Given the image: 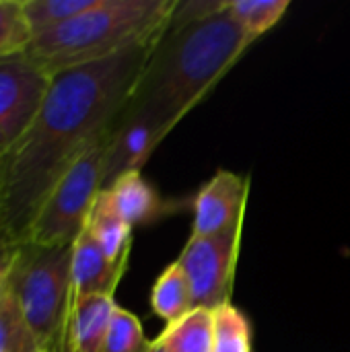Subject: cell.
I'll return each mask as SVG.
<instances>
[{
  "mask_svg": "<svg viewBox=\"0 0 350 352\" xmlns=\"http://www.w3.org/2000/svg\"><path fill=\"white\" fill-rule=\"evenodd\" d=\"M161 37L52 78L31 126L0 153V248L25 241L35 212L56 182L113 128Z\"/></svg>",
  "mask_w": 350,
  "mask_h": 352,
  "instance_id": "cell-1",
  "label": "cell"
},
{
  "mask_svg": "<svg viewBox=\"0 0 350 352\" xmlns=\"http://www.w3.org/2000/svg\"><path fill=\"white\" fill-rule=\"evenodd\" d=\"M252 43L227 6L202 21L167 27L128 107L151 118L167 136Z\"/></svg>",
  "mask_w": 350,
  "mask_h": 352,
  "instance_id": "cell-2",
  "label": "cell"
},
{
  "mask_svg": "<svg viewBox=\"0 0 350 352\" xmlns=\"http://www.w3.org/2000/svg\"><path fill=\"white\" fill-rule=\"evenodd\" d=\"M177 0H97L78 16L33 37L27 56L47 74L107 60L161 37Z\"/></svg>",
  "mask_w": 350,
  "mask_h": 352,
  "instance_id": "cell-3",
  "label": "cell"
},
{
  "mask_svg": "<svg viewBox=\"0 0 350 352\" xmlns=\"http://www.w3.org/2000/svg\"><path fill=\"white\" fill-rule=\"evenodd\" d=\"M72 245L14 248L6 283L37 340L39 352H68L72 314Z\"/></svg>",
  "mask_w": 350,
  "mask_h": 352,
  "instance_id": "cell-4",
  "label": "cell"
},
{
  "mask_svg": "<svg viewBox=\"0 0 350 352\" xmlns=\"http://www.w3.org/2000/svg\"><path fill=\"white\" fill-rule=\"evenodd\" d=\"M109 132L91 144L56 182L35 212L23 243L41 248H70L76 241L87 225L99 192L103 190Z\"/></svg>",
  "mask_w": 350,
  "mask_h": 352,
  "instance_id": "cell-5",
  "label": "cell"
},
{
  "mask_svg": "<svg viewBox=\"0 0 350 352\" xmlns=\"http://www.w3.org/2000/svg\"><path fill=\"white\" fill-rule=\"evenodd\" d=\"M241 243V225L212 237L190 235L179 264L190 280L192 305L215 311L231 303L235 264Z\"/></svg>",
  "mask_w": 350,
  "mask_h": 352,
  "instance_id": "cell-6",
  "label": "cell"
},
{
  "mask_svg": "<svg viewBox=\"0 0 350 352\" xmlns=\"http://www.w3.org/2000/svg\"><path fill=\"white\" fill-rule=\"evenodd\" d=\"M52 74L25 52L0 58V144L10 146L31 126L52 87Z\"/></svg>",
  "mask_w": 350,
  "mask_h": 352,
  "instance_id": "cell-7",
  "label": "cell"
},
{
  "mask_svg": "<svg viewBox=\"0 0 350 352\" xmlns=\"http://www.w3.org/2000/svg\"><path fill=\"white\" fill-rule=\"evenodd\" d=\"M250 194L248 177L221 169L192 198V235L212 237L243 225Z\"/></svg>",
  "mask_w": 350,
  "mask_h": 352,
  "instance_id": "cell-8",
  "label": "cell"
},
{
  "mask_svg": "<svg viewBox=\"0 0 350 352\" xmlns=\"http://www.w3.org/2000/svg\"><path fill=\"white\" fill-rule=\"evenodd\" d=\"M167 136L163 134V130L151 118L126 105L109 132L105 171H103V190L109 188L118 177L140 171L144 163L151 159V155L155 153V148Z\"/></svg>",
  "mask_w": 350,
  "mask_h": 352,
  "instance_id": "cell-9",
  "label": "cell"
},
{
  "mask_svg": "<svg viewBox=\"0 0 350 352\" xmlns=\"http://www.w3.org/2000/svg\"><path fill=\"white\" fill-rule=\"evenodd\" d=\"M130 258L111 262L85 227L72 243V303L91 295H116Z\"/></svg>",
  "mask_w": 350,
  "mask_h": 352,
  "instance_id": "cell-10",
  "label": "cell"
},
{
  "mask_svg": "<svg viewBox=\"0 0 350 352\" xmlns=\"http://www.w3.org/2000/svg\"><path fill=\"white\" fill-rule=\"evenodd\" d=\"M111 196V202L120 217L132 227H146L153 225L165 217L177 214L182 208L192 206L190 202L184 200H173L165 198L157 192V188L142 177L140 171L126 173L118 177L109 188H105Z\"/></svg>",
  "mask_w": 350,
  "mask_h": 352,
  "instance_id": "cell-11",
  "label": "cell"
},
{
  "mask_svg": "<svg viewBox=\"0 0 350 352\" xmlns=\"http://www.w3.org/2000/svg\"><path fill=\"white\" fill-rule=\"evenodd\" d=\"M113 295H91L72 303L68 352H101L113 309Z\"/></svg>",
  "mask_w": 350,
  "mask_h": 352,
  "instance_id": "cell-12",
  "label": "cell"
},
{
  "mask_svg": "<svg viewBox=\"0 0 350 352\" xmlns=\"http://www.w3.org/2000/svg\"><path fill=\"white\" fill-rule=\"evenodd\" d=\"M85 227L111 262H122L130 258L134 229L120 217L107 190L99 192Z\"/></svg>",
  "mask_w": 350,
  "mask_h": 352,
  "instance_id": "cell-13",
  "label": "cell"
},
{
  "mask_svg": "<svg viewBox=\"0 0 350 352\" xmlns=\"http://www.w3.org/2000/svg\"><path fill=\"white\" fill-rule=\"evenodd\" d=\"M151 307L155 316L165 322V326L177 322L194 309L190 280L179 262L169 264L155 280L151 291Z\"/></svg>",
  "mask_w": 350,
  "mask_h": 352,
  "instance_id": "cell-14",
  "label": "cell"
},
{
  "mask_svg": "<svg viewBox=\"0 0 350 352\" xmlns=\"http://www.w3.org/2000/svg\"><path fill=\"white\" fill-rule=\"evenodd\" d=\"M212 311L196 307L177 322L165 326L157 340L167 349V352H212Z\"/></svg>",
  "mask_w": 350,
  "mask_h": 352,
  "instance_id": "cell-15",
  "label": "cell"
},
{
  "mask_svg": "<svg viewBox=\"0 0 350 352\" xmlns=\"http://www.w3.org/2000/svg\"><path fill=\"white\" fill-rule=\"evenodd\" d=\"M0 352H39L37 340L6 278L0 289Z\"/></svg>",
  "mask_w": 350,
  "mask_h": 352,
  "instance_id": "cell-16",
  "label": "cell"
},
{
  "mask_svg": "<svg viewBox=\"0 0 350 352\" xmlns=\"http://www.w3.org/2000/svg\"><path fill=\"white\" fill-rule=\"evenodd\" d=\"M289 6V0H229L227 12L243 33L256 41L285 16Z\"/></svg>",
  "mask_w": 350,
  "mask_h": 352,
  "instance_id": "cell-17",
  "label": "cell"
},
{
  "mask_svg": "<svg viewBox=\"0 0 350 352\" xmlns=\"http://www.w3.org/2000/svg\"><path fill=\"white\" fill-rule=\"evenodd\" d=\"M212 352H252V326L248 316L233 303L212 311Z\"/></svg>",
  "mask_w": 350,
  "mask_h": 352,
  "instance_id": "cell-18",
  "label": "cell"
},
{
  "mask_svg": "<svg viewBox=\"0 0 350 352\" xmlns=\"http://www.w3.org/2000/svg\"><path fill=\"white\" fill-rule=\"evenodd\" d=\"M21 2H23L25 19L35 37L89 10L97 0H21Z\"/></svg>",
  "mask_w": 350,
  "mask_h": 352,
  "instance_id": "cell-19",
  "label": "cell"
},
{
  "mask_svg": "<svg viewBox=\"0 0 350 352\" xmlns=\"http://www.w3.org/2000/svg\"><path fill=\"white\" fill-rule=\"evenodd\" d=\"M33 31L25 19L21 0H0V58L27 52Z\"/></svg>",
  "mask_w": 350,
  "mask_h": 352,
  "instance_id": "cell-20",
  "label": "cell"
},
{
  "mask_svg": "<svg viewBox=\"0 0 350 352\" xmlns=\"http://www.w3.org/2000/svg\"><path fill=\"white\" fill-rule=\"evenodd\" d=\"M151 342L153 340L144 336L140 320L118 305L113 309L101 352H146L151 349Z\"/></svg>",
  "mask_w": 350,
  "mask_h": 352,
  "instance_id": "cell-21",
  "label": "cell"
},
{
  "mask_svg": "<svg viewBox=\"0 0 350 352\" xmlns=\"http://www.w3.org/2000/svg\"><path fill=\"white\" fill-rule=\"evenodd\" d=\"M12 254H14V248H0V278L6 276L10 262H12Z\"/></svg>",
  "mask_w": 350,
  "mask_h": 352,
  "instance_id": "cell-22",
  "label": "cell"
},
{
  "mask_svg": "<svg viewBox=\"0 0 350 352\" xmlns=\"http://www.w3.org/2000/svg\"><path fill=\"white\" fill-rule=\"evenodd\" d=\"M146 352H167V349H165V346H163V344H161L157 338H155V340L151 342V349H149Z\"/></svg>",
  "mask_w": 350,
  "mask_h": 352,
  "instance_id": "cell-23",
  "label": "cell"
},
{
  "mask_svg": "<svg viewBox=\"0 0 350 352\" xmlns=\"http://www.w3.org/2000/svg\"><path fill=\"white\" fill-rule=\"evenodd\" d=\"M6 274H8V272H6ZM4 278H6V276H4ZM4 278H0V289H2V285H4Z\"/></svg>",
  "mask_w": 350,
  "mask_h": 352,
  "instance_id": "cell-24",
  "label": "cell"
},
{
  "mask_svg": "<svg viewBox=\"0 0 350 352\" xmlns=\"http://www.w3.org/2000/svg\"><path fill=\"white\" fill-rule=\"evenodd\" d=\"M0 153H2V144H0Z\"/></svg>",
  "mask_w": 350,
  "mask_h": 352,
  "instance_id": "cell-25",
  "label": "cell"
}]
</instances>
